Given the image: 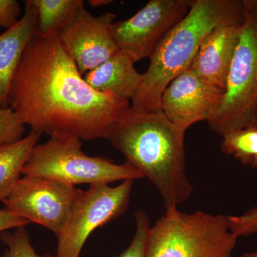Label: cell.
Listing matches in <instances>:
<instances>
[{
  "mask_svg": "<svg viewBox=\"0 0 257 257\" xmlns=\"http://www.w3.org/2000/svg\"><path fill=\"white\" fill-rule=\"evenodd\" d=\"M8 105L24 124L50 137L106 139L130 101L96 92L61 45L58 33L35 31L10 87Z\"/></svg>",
  "mask_w": 257,
  "mask_h": 257,
  "instance_id": "6da1fadb",
  "label": "cell"
},
{
  "mask_svg": "<svg viewBox=\"0 0 257 257\" xmlns=\"http://www.w3.org/2000/svg\"><path fill=\"white\" fill-rule=\"evenodd\" d=\"M184 135L162 111L130 107L106 140L150 179L168 210L189 199L194 189L186 174Z\"/></svg>",
  "mask_w": 257,
  "mask_h": 257,
  "instance_id": "7a4b0ae2",
  "label": "cell"
},
{
  "mask_svg": "<svg viewBox=\"0 0 257 257\" xmlns=\"http://www.w3.org/2000/svg\"><path fill=\"white\" fill-rule=\"evenodd\" d=\"M242 5L243 0H193L188 14L152 54L130 107L145 112L161 110V98L165 88L190 67L208 34Z\"/></svg>",
  "mask_w": 257,
  "mask_h": 257,
  "instance_id": "3957f363",
  "label": "cell"
},
{
  "mask_svg": "<svg viewBox=\"0 0 257 257\" xmlns=\"http://www.w3.org/2000/svg\"><path fill=\"white\" fill-rule=\"evenodd\" d=\"M238 237L228 215L166 210L147 234L146 257H231Z\"/></svg>",
  "mask_w": 257,
  "mask_h": 257,
  "instance_id": "277c9868",
  "label": "cell"
},
{
  "mask_svg": "<svg viewBox=\"0 0 257 257\" xmlns=\"http://www.w3.org/2000/svg\"><path fill=\"white\" fill-rule=\"evenodd\" d=\"M243 24L220 105L207 121L226 134L257 125V0H243Z\"/></svg>",
  "mask_w": 257,
  "mask_h": 257,
  "instance_id": "5b68a950",
  "label": "cell"
},
{
  "mask_svg": "<svg viewBox=\"0 0 257 257\" xmlns=\"http://www.w3.org/2000/svg\"><path fill=\"white\" fill-rule=\"evenodd\" d=\"M82 141L74 137H51L46 143L35 145L23 169V175L47 177L75 186L109 184L135 180L143 174L125 161L116 164L105 157L88 156Z\"/></svg>",
  "mask_w": 257,
  "mask_h": 257,
  "instance_id": "8992f818",
  "label": "cell"
},
{
  "mask_svg": "<svg viewBox=\"0 0 257 257\" xmlns=\"http://www.w3.org/2000/svg\"><path fill=\"white\" fill-rule=\"evenodd\" d=\"M82 192L75 186L55 179L23 175L3 203L6 210L30 223L41 225L58 236Z\"/></svg>",
  "mask_w": 257,
  "mask_h": 257,
  "instance_id": "52a82bcc",
  "label": "cell"
},
{
  "mask_svg": "<svg viewBox=\"0 0 257 257\" xmlns=\"http://www.w3.org/2000/svg\"><path fill=\"white\" fill-rule=\"evenodd\" d=\"M133 182L128 179L116 187L92 184L83 191L65 228L57 236V257H79L94 230L124 214L130 204Z\"/></svg>",
  "mask_w": 257,
  "mask_h": 257,
  "instance_id": "ba28073f",
  "label": "cell"
},
{
  "mask_svg": "<svg viewBox=\"0 0 257 257\" xmlns=\"http://www.w3.org/2000/svg\"><path fill=\"white\" fill-rule=\"evenodd\" d=\"M193 0H151L131 18L114 22L120 50L135 62L150 58L159 44L188 14Z\"/></svg>",
  "mask_w": 257,
  "mask_h": 257,
  "instance_id": "9c48e42d",
  "label": "cell"
},
{
  "mask_svg": "<svg viewBox=\"0 0 257 257\" xmlns=\"http://www.w3.org/2000/svg\"><path fill=\"white\" fill-rule=\"evenodd\" d=\"M116 15L93 16L81 5L73 18L58 32L61 45L84 76L119 52L112 32Z\"/></svg>",
  "mask_w": 257,
  "mask_h": 257,
  "instance_id": "30bf717a",
  "label": "cell"
},
{
  "mask_svg": "<svg viewBox=\"0 0 257 257\" xmlns=\"http://www.w3.org/2000/svg\"><path fill=\"white\" fill-rule=\"evenodd\" d=\"M223 95L224 93L209 86L189 67L165 88L161 111L186 133L195 123L209 121L220 105Z\"/></svg>",
  "mask_w": 257,
  "mask_h": 257,
  "instance_id": "8fae6325",
  "label": "cell"
},
{
  "mask_svg": "<svg viewBox=\"0 0 257 257\" xmlns=\"http://www.w3.org/2000/svg\"><path fill=\"white\" fill-rule=\"evenodd\" d=\"M243 4L204 39L189 69L211 87L224 93L230 66L243 24Z\"/></svg>",
  "mask_w": 257,
  "mask_h": 257,
  "instance_id": "7c38bea8",
  "label": "cell"
},
{
  "mask_svg": "<svg viewBox=\"0 0 257 257\" xmlns=\"http://www.w3.org/2000/svg\"><path fill=\"white\" fill-rule=\"evenodd\" d=\"M25 3L23 18L0 35V108L9 106L12 82L24 52L36 31V9L32 0Z\"/></svg>",
  "mask_w": 257,
  "mask_h": 257,
  "instance_id": "4fadbf2b",
  "label": "cell"
},
{
  "mask_svg": "<svg viewBox=\"0 0 257 257\" xmlns=\"http://www.w3.org/2000/svg\"><path fill=\"white\" fill-rule=\"evenodd\" d=\"M135 62L128 54L119 50L83 77L96 92L112 93L121 99L132 100L143 77V74L135 69Z\"/></svg>",
  "mask_w": 257,
  "mask_h": 257,
  "instance_id": "5bb4252c",
  "label": "cell"
},
{
  "mask_svg": "<svg viewBox=\"0 0 257 257\" xmlns=\"http://www.w3.org/2000/svg\"><path fill=\"white\" fill-rule=\"evenodd\" d=\"M42 134L32 130L16 143L0 147V202L9 197L23 175V169Z\"/></svg>",
  "mask_w": 257,
  "mask_h": 257,
  "instance_id": "9a60e30c",
  "label": "cell"
},
{
  "mask_svg": "<svg viewBox=\"0 0 257 257\" xmlns=\"http://www.w3.org/2000/svg\"><path fill=\"white\" fill-rule=\"evenodd\" d=\"M37 11L36 33L47 37L58 33L70 22L82 0H32Z\"/></svg>",
  "mask_w": 257,
  "mask_h": 257,
  "instance_id": "2e32d148",
  "label": "cell"
},
{
  "mask_svg": "<svg viewBox=\"0 0 257 257\" xmlns=\"http://www.w3.org/2000/svg\"><path fill=\"white\" fill-rule=\"evenodd\" d=\"M221 151L231 155L243 165L257 169V125L224 135Z\"/></svg>",
  "mask_w": 257,
  "mask_h": 257,
  "instance_id": "e0dca14e",
  "label": "cell"
},
{
  "mask_svg": "<svg viewBox=\"0 0 257 257\" xmlns=\"http://www.w3.org/2000/svg\"><path fill=\"white\" fill-rule=\"evenodd\" d=\"M0 240L6 246L0 257H51L50 254H37L30 242L26 226L17 228L13 233L9 230L0 233Z\"/></svg>",
  "mask_w": 257,
  "mask_h": 257,
  "instance_id": "ac0fdd59",
  "label": "cell"
},
{
  "mask_svg": "<svg viewBox=\"0 0 257 257\" xmlns=\"http://www.w3.org/2000/svg\"><path fill=\"white\" fill-rule=\"evenodd\" d=\"M25 126L10 106L0 108V147L22 140Z\"/></svg>",
  "mask_w": 257,
  "mask_h": 257,
  "instance_id": "d6986e66",
  "label": "cell"
},
{
  "mask_svg": "<svg viewBox=\"0 0 257 257\" xmlns=\"http://www.w3.org/2000/svg\"><path fill=\"white\" fill-rule=\"evenodd\" d=\"M136 231L130 246L117 257H146L147 234L150 228L148 214L143 210L135 211Z\"/></svg>",
  "mask_w": 257,
  "mask_h": 257,
  "instance_id": "ffe728a7",
  "label": "cell"
},
{
  "mask_svg": "<svg viewBox=\"0 0 257 257\" xmlns=\"http://www.w3.org/2000/svg\"><path fill=\"white\" fill-rule=\"evenodd\" d=\"M228 225L230 231L238 238L257 234V206L241 215H228Z\"/></svg>",
  "mask_w": 257,
  "mask_h": 257,
  "instance_id": "44dd1931",
  "label": "cell"
},
{
  "mask_svg": "<svg viewBox=\"0 0 257 257\" xmlns=\"http://www.w3.org/2000/svg\"><path fill=\"white\" fill-rule=\"evenodd\" d=\"M21 8L17 0H0V28H11L20 20Z\"/></svg>",
  "mask_w": 257,
  "mask_h": 257,
  "instance_id": "7402d4cb",
  "label": "cell"
},
{
  "mask_svg": "<svg viewBox=\"0 0 257 257\" xmlns=\"http://www.w3.org/2000/svg\"><path fill=\"white\" fill-rule=\"evenodd\" d=\"M30 224L23 218L10 212L6 209H0V233L11 229L26 226Z\"/></svg>",
  "mask_w": 257,
  "mask_h": 257,
  "instance_id": "603a6c76",
  "label": "cell"
},
{
  "mask_svg": "<svg viewBox=\"0 0 257 257\" xmlns=\"http://www.w3.org/2000/svg\"><path fill=\"white\" fill-rule=\"evenodd\" d=\"M113 3L111 0H90L89 1V5L93 7H101L104 5H107Z\"/></svg>",
  "mask_w": 257,
  "mask_h": 257,
  "instance_id": "cb8c5ba5",
  "label": "cell"
},
{
  "mask_svg": "<svg viewBox=\"0 0 257 257\" xmlns=\"http://www.w3.org/2000/svg\"><path fill=\"white\" fill-rule=\"evenodd\" d=\"M241 257H257V252H245L241 254Z\"/></svg>",
  "mask_w": 257,
  "mask_h": 257,
  "instance_id": "d4e9b609",
  "label": "cell"
}]
</instances>
